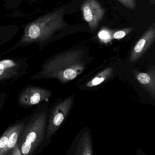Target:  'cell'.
Here are the masks:
<instances>
[{
	"instance_id": "cell-1",
	"label": "cell",
	"mask_w": 155,
	"mask_h": 155,
	"mask_svg": "<svg viewBox=\"0 0 155 155\" xmlns=\"http://www.w3.org/2000/svg\"><path fill=\"white\" fill-rule=\"evenodd\" d=\"M81 50L67 51L52 57L42 64L41 70L31 77V80L56 79L67 83L76 78L86 67Z\"/></svg>"
},
{
	"instance_id": "cell-2",
	"label": "cell",
	"mask_w": 155,
	"mask_h": 155,
	"mask_svg": "<svg viewBox=\"0 0 155 155\" xmlns=\"http://www.w3.org/2000/svg\"><path fill=\"white\" fill-rule=\"evenodd\" d=\"M64 9H60L37 19L27 25L20 40V44L43 42L55 32L65 26L63 21Z\"/></svg>"
},
{
	"instance_id": "cell-3",
	"label": "cell",
	"mask_w": 155,
	"mask_h": 155,
	"mask_svg": "<svg viewBox=\"0 0 155 155\" xmlns=\"http://www.w3.org/2000/svg\"><path fill=\"white\" fill-rule=\"evenodd\" d=\"M47 124V114L40 112L25 125L17 143L22 155H32L39 148L46 137Z\"/></svg>"
},
{
	"instance_id": "cell-4",
	"label": "cell",
	"mask_w": 155,
	"mask_h": 155,
	"mask_svg": "<svg viewBox=\"0 0 155 155\" xmlns=\"http://www.w3.org/2000/svg\"><path fill=\"white\" fill-rule=\"evenodd\" d=\"M72 96L57 104L51 111L46 130V140L50 138L57 131L70 111L73 102Z\"/></svg>"
},
{
	"instance_id": "cell-5",
	"label": "cell",
	"mask_w": 155,
	"mask_h": 155,
	"mask_svg": "<svg viewBox=\"0 0 155 155\" xmlns=\"http://www.w3.org/2000/svg\"><path fill=\"white\" fill-rule=\"evenodd\" d=\"M49 90L35 86L25 87L19 93L18 101L19 106L24 107L39 104L51 97Z\"/></svg>"
},
{
	"instance_id": "cell-6",
	"label": "cell",
	"mask_w": 155,
	"mask_h": 155,
	"mask_svg": "<svg viewBox=\"0 0 155 155\" xmlns=\"http://www.w3.org/2000/svg\"><path fill=\"white\" fill-rule=\"evenodd\" d=\"M28 64L22 60L6 59L0 61V83L16 80L25 75Z\"/></svg>"
},
{
	"instance_id": "cell-7",
	"label": "cell",
	"mask_w": 155,
	"mask_h": 155,
	"mask_svg": "<svg viewBox=\"0 0 155 155\" xmlns=\"http://www.w3.org/2000/svg\"><path fill=\"white\" fill-rule=\"evenodd\" d=\"M83 18L92 31L103 18L105 10L97 0H86L81 8Z\"/></svg>"
},
{
	"instance_id": "cell-8",
	"label": "cell",
	"mask_w": 155,
	"mask_h": 155,
	"mask_svg": "<svg viewBox=\"0 0 155 155\" xmlns=\"http://www.w3.org/2000/svg\"><path fill=\"white\" fill-rule=\"evenodd\" d=\"M155 38V24L150 26L136 43L130 57V61L135 62L146 52L151 46Z\"/></svg>"
},
{
	"instance_id": "cell-9",
	"label": "cell",
	"mask_w": 155,
	"mask_h": 155,
	"mask_svg": "<svg viewBox=\"0 0 155 155\" xmlns=\"http://www.w3.org/2000/svg\"><path fill=\"white\" fill-rule=\"evenodd\" d=\"M137 80L139 82L144 86L153 95L155 94V83L154 72L153 74L151 73L139 72L136 75Z\"/></svg>"
},
{
	"instance_id": "cell-10",
	"label": "cell",
	"mask_w": 155,
	"mask_h": 155,
	"mask_svg": "<svg viewBox=\"0 0 155 155\" xmlns=\"http://www.w3.org/2000/svg\"><path fill=\"white\" fill-rule=\"evenodd\" d=\"M91 140L89 134L87 132L83 135L79 142L76 150V155H91L92 153Z\"/></svg>"
},
{
	"instance_id": "cell-11",
	"label": "cell",
	"mask_w": 155,
	"mask_h": 155,
	"mask_svg": "<svg viewBox=\"0 0 155 155\" xmlns=\"http://www.w3.org/2000/svg\"><path fill=\"white\" fill-rule=\"evenodd\" d=\"M113 72L114 71L113 69L111 68H107L103 70L94 76L87 82V87H92L100 85L109 78L113 74Z\"/></svg>"
},
{
	"instance_id": "cell-12",
	"label": "cell",
	"mask_w": 155,
	"mask_h": 155,
	"mask_svg": "<svg viewBox=\"0 0 155 155\" xmlns=\"http://www.w3.org/2000/svg\"><path fill=\"white\" fill-rule=\"evenodd\" d=\"M132 28H127L123 30L118 31H116L113 34V38L116 39H120L124 38L127 34L132 31Z\"/></svg>"
},
{
	"instance_id": "cell-13",
	"label": "cell",
	"mask_w": 155,
	"mask_h": 155,
	"mask_svg": "<svg viewBox=\"0 0 155 155\" xmlns=\"http://www.w3.org/2000/svg\"><path fill=\"white\" fill-rule=\"evenodd\" d=\"M125 7L130 9H134L136 7L135 0H118Z\"/></svg>"
},
{
	"instance_id": "cell-14",
	"label": "cell",
	"mask_w": 155,
	"mask_h": 155,
	"mask_svg": "<svg viewBox=\"0 0 155 155\" xmlns=\"http://www.w3.org/2000/svg\"><path fill=\"white\" fill-rule=\"evenodd\" d=\"M8 155H22L20 149L18 145H16L8 153Z\"/></svg>"
},
{
	"instance_id": "cell-15",
	"label": "cell",
	"mask_w": 155,
	"mask_h": 155,
	"mask_svg": "<svg viewBox=\"0 0 155 155\" xmlns=\"http://www.w3.org/2000/svg\"><path fill=\"white\" fill-rule=\"evenodd\" d=\"M6 97V95L5 93H2L1 95H0V111L4 105Z\"/></svg>"
},
{
	"instance_id": "cell-16",
	"label": "cell",
	"mask_w": 155,
	"mask_h": 155,
	"mask_svg": "<svg viewBox=\"0 0 155 155\" xmlns=\"http://www.w3.org/2000/svg\"><path fill=\"white\" fill-rule=\"evenodd\" d=\"M99 37L102 39H107V38H108V34L105 31H102L100 32L99 34Z\"/></svg>"
},
{
	"instance_id": "cell-17",
	"label": "cell",
	"mask_w": 155,
	"mask_h": 155,
	"mask_svg": "<svg viewBox=\"0 0 155 155\" xmlns=\"http://www.w3.org/2000/svg\"><path fill=\"white\" fill-rule=\"evenodd\" d=\"M0 35H1V34H0Z\"/></svg>"
}]
</instances>
